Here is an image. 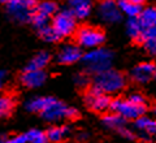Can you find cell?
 <instances>
[{"instance_id":"obj_1","label":"cell","mask_w":156,"mask_h":143,"mask_svg":"<svg viewBox=\"0 0 156 143\" xmlns=\"http://www.w3.org/2000/svg\"><path fill=\"white\" fill-rule=\"evenodd\" d=\"M126 82H128V78L125 73L113 70V69H107L101 73H98L95 80L92 81V83L107 95L122 90L126 86Z\"/></svg>"},{"instance_id":"obj_22","label":"cell","mask_w":156,"mask_h":143,"mask_svg":"<svg viewBox=\"0 0 156 143\" xmlns=\"http://www.w3.org/2000/svg\"><path fill=\"white\" fill-rule=\"evenodd\" d=\"M128 30H129V34L130 37L133 38V42L136 44L138 39L140 37V33H142V27H140L139 22H138V18H130L129 22H128Z\"/></svg>"},{"instance_id":"obj_17","label":"cell","mask_w":156,"mask_h":143,"mask_svg":"<svg viewBox=\"0 0 156 143\" xmlns=\"http://www.w3.org/2000/svg\"><path fill=\"white\" fill-rule=\"evenodd\" d=\"M51 60V55L48 52H41L27 64L25 70H42Z\"/></svg>"},{"instance_id":"obj_9","label":"cell","mask_w":156,"mask_h":143,"mask_svg":"<svg viewBox=\"0 0 156 143\" xmlns=\"http://www.w3.org/2000/svg\"><path fill=\"white\" fill-rule=\"evenodd\" d=\"M155 70H156V64L154 63H142L139 65H136L131 74V80L143 83L150 81L152 77H155Z\"/></svg>"},{"instance_id":"obj_12","label":"cell","mask_w":156,"mask_h":143,"mask_svg":"<svg viewBox=\"0 0 156 143\" xmlns=\"http://www.w3.org/2000/svg\"><path fill=\"white\" fill-rule=\"evenodd\" d=\"M68 108L69 107L65 105L62 102L56 100L55 104L48 108V109L42 115V117L46 118L48 121H56V120H60V118H65Z\"/></svg>"},{"instance_id":"obj_29","label":"cell","mask_w":156,"mask_h":143,"mask_svg":"<svg viewBox=\"0 0 156 143\" xmlns=\"http://www.w3.org/2000/svg\"><path fill=\"white\" fill-rule=\"evenodd\" d=\"M155 78H156V70H155Z\"/></svg>"},{"instance_id":"obj_25","label":"cell","mask_w":156,"mask_h":143,"mask_svg":"<svg viewBox=\"0 0 156 143\" xmlns=\"http://www.w3.org/2000/svg\"><path fill=\"white\" fill-rule=\"evenodd\" d=\"M125 2H130V3H133V4H136V5L142 7L143 4L146 3V0H125Z\"/></svg>"},{"instance_id":"obj_8","label":"cell","mask_w":156,"mask_h":143,"mask_svg":"<svg viewBox=\"0 0 156 143\" xmlns=\"http://www.w3.org/2000/svg\"><path fill=\"white\" fill-rule=\"evenodd\" d=\"M98 3L100 5L101 14L108 22H117L121 20L117 0H98Z\"/></svg>"},{"instance_id":"obj_28","label":"cell","mask_w":156,"mask_h":143,"mask_svg":"<svg viewBox=\"0 0 156 143\" xmlns=\"http://www.w3.org/2000/svg\"><path fill=\"white\" fill-rule=\"evenodd\" d=\"M151 108H152V109H154V111L156 112V103H155V104H154V105H151Z\"/></svg>"},{"instance_id":"obj_21","label":"cell","mask_w":156,"mask_h":143,"mask_svg":"<svg viewBox=\"0 0 156 143\" xmlns=\"http://www.w3.org/2000/svg\"><path fill=\"white\" fill-rule=\"evenodd\" d=\"M135 125L139 127L140 130H144L148 134H156V120L148 117H140L135 121Z\"/></svg>"},{"instance_id":"obj_14","label":"cell","mask_w":156,"mask_h":143,"mask_svg":"<svg viewBox=\"0 0 156 143\" xmlns=\"http://www.w3.org/2000/svg\"><path fill=\"white\" fill-rule=\"evenodd\" d=\"M136 18H138V22L140 27H142V30L156 26V8L151 7V8L144 9Z\"/></svg>"},{"instance_id":"obj_18","label":"cell","mask_w":156,"mask_h":143,"mask_svg":"<svg viewBox=\"0 0 156 143\" xmlns=\"http://www.w3.org/2000/svg\"><path fill=\"white\" fill-rule=\"evenodd\" d=\"M119 2V8H121V11L125 12L126 14H129L130 18H135L142 13V7L133 4L130 2H125V0H117Z\"/></svg>"},{"instance_id":"obj_7","label":"cell","mask_w":156,"mask_h":143,"mask_svg":"<svg viewBox=\"0 0 156 143\" xmlns=\"http://www.w3.org/2000/svg\"><path fill=\"white\" fill-rule=\"evenodd\" d=\"M17 107L16 91H4L0 94V117H11Z\"/></svg>"},{"instance_id":"obj_15","label":"cell","mask_w":156,"mask_h":143,"mask_svg":"<svg viewBox=\"0 0 156 143\" xmlns=\"http://www.w3.org/2000/svg\"><path fill=\"white\" fill-rule=\"evenodd\" d=\"M46 133L48 143H64L66 141L68 127L66 126H55L48 129Z\"/></svg>"},{"instance_id":"obj_26","label":"cell","mask_w":156,"mask_h":143,"mask_svg":"<svg viewBox=\"0 0 156 143\" xmlns=\"http://www.w3.org/2000/svg\"><path fill=\"white\" fill-rule=\"evenodd\" d=\"M4 77H5V72H4V70H0V87H2V83H3Z\"/></svg>"},{"instance_id":"obj_24","label":"cell","mask_w":156,"mask_h":143,"mask_svg":"<svg viewBox=\"0 0 156 143\" xmlns=\"http://www.w3.org/2000/svg\"><path fill=\"white\" fill-rule=\"evenodd\" d=\"M30 143H48V141H47V137H46V133L39 131L38 134H37V137L34 138V139H33Z\"/></svg>"},{"instance_id":"obj_16","label":"cell","mask_w":156,"mask_h":143,"mask_svg":"<svg viewBox=\"0 0 156 143\" xmlns=\"http://www.w3.org/2000/svg\"><path fill=\"white\" fill-rule=\"evenodd\" d=\"M82 57V52L78 47H66L58 55V61L61 64H73Z\"/></svg>"},{"instance_id":"obj_5","label":"cell","mask_w":156,"mask_h":143,"mask_svg":"<svg viewBox=\"0 0 156 143\" xmlns=\"http://www.w3.org/2000/svg\"><path fill=\"white\" fill-rule=\"evenodd\" d=\"M52 27L58 33L61 38L72 35L76 30V16L72 13V11H64L55 14L52 20Z\"/></svg>"},{"instance_id":"obj_19","label":"cell","mask_w":156,"mask_h":143,"mask_svg":"<svg viewBox=\"0 0 156 143\" xmlns=\"http://www.w3.org/2000/svg\"><path fill=\"white\" fill-rule=\"evenodd\" d=\"M38 33H39V35H41V38L47 42H58L62 39L58 35V33L52 27V25H46L41 29H38Z\"/></svg>"},{"instance_id":"obj_11","label":"cell","mask_w":156,"mask_h":143,"mask_svg":"<svg viewBox=\"0 0 156 143\" xmlns=\"http://www.w3.org/2000/svg\"><path fill=\"white\" fill-rule=\"evenodd\" d=\"M57 99L52 96H42V98H37V99H33L31 102L27 103V109L33 112V113H38V115H43L48 108L52 107L56 103Z\"/></svg>"},{"instance_id":"obj_4","label":"cell","mask_w":156,"mask_h":143,"mask_svg":"<svg viewBox=\"0 0 156 143\" xmlns=\"http://www.w3.org/2000/svg\"><path fill=\"white\" fill-rule=\"evenodd\" d=\"M147 109H148L147 104H136V103L129 99H121V98H116V99L112 100V104L109 108L111 112H115L122 118H125V120H131V121H136L138 118L143 117Z\"/></svg>"},{"instance_id":"obj_13","label":"cell","mask_w":156,"mask_h":143,"mask_svg":"<svg viewBox=\"0 0 156 143\" xmlns=\"http://www.w3.org/2000/svg\"><path fill=\"white\" fill-rule=\"evenodd\" d=\"M70 11L78 18H83L91 11V0H69Z\"/></svg>"},{"instance_id":"obj_27","label":"cell","mask_w":156,"mask_h":143,"mask_svg":"<svg viewBox=\"0 0 156 143\" xmlns=\"http://www.w3.org/2000/svg\"><path fill=\"white\" fill-rule=\"evenodd\" d=\"M12 2H14V0H0V3H2V4H7V5H8V4H11Z\"/></svg>"},{"instance_id":"obj_3","label":"cell","mask_w":156,"mask_h":143,"mask_svg":"<svg viewBox=\"0 0 156 143\" xmlns=\"http://www.w3.org/2000/svg\"><path fill=\"white\" fill-rule=\"evenodd\" d=\"M72 38L77 44L85 47H95L104 42L105 31L100 26H92L87 23H82L76 27Z\"/></svg>"},{"instance_id":"obj_23","label":"cell","mask_w":156,"mask_h":143,"mask_svg":"<svg viewBox=\"0 0 156 143\" xmlns=\"http://www.w3.org/2000/svg\"><path fill=\"white\" fill-rule=\"evenodd\" d=\"M143 47L148 53H151L152 56H156V38L151 39V41H147L143 44Z\"/></svg>"},{"instance_id":"obj_6","label":"cell","mask_w":156,"mask_h":143,"mask_svg":"<svg viewBox=\"0 0 156 143\" xmlns=\"http://www.w3.org/2000/svg\"><path fill=\"white\" fill-rule=\"evenodd\" d=\"M8 11L20 21H31V16L38 7L37 0H14L8 4Z\"/></svg>"},{"instance_id":"obj_2","label":"cell","mask_w":156,"mask_h":143,"mask_svg":"<svg viewBox=\"0 0 156 143\" xmlns=\"http://www.w3.org/2000/svg\"><path fill=\"white\" fill-rule=\"evenodd\" d=\"M82 95H83V102L87 107V109H90L91 112L100 116L109 112V108L113 99L109 95L101 92L92 82L85 90H82Z\"/></svg>"},{"instance_id":"obj_20","label":"cell","mask_w":156,"mask_h":143,"mask_svg":"<svg viewBox=\"0 0 156 143\" xmlns=\"http://www.w3.org/2000/svg\"><path fill=\"white\" fill-rule=\"evenodd\" d=\"M35 12L47 17V18H50L51 16H53V14L57 12V4L53 2H42L38 4Z\"/></svg>"},{"instance_id":"obj_10","label":"cell","mask_w":156,"mask_h":143,"mask_svg":"<svg viewBox=\"0 0 156 143\" xmlns=\"http://www.w3.org/2000/svg\"><path fill=\"white\" fill-rule=\"evenodd\" d=\"M46 73L43 70H23V73L20 77V81L25 87L34 88L41 86L46 81Z\"/></svg>"}]
</instances>
